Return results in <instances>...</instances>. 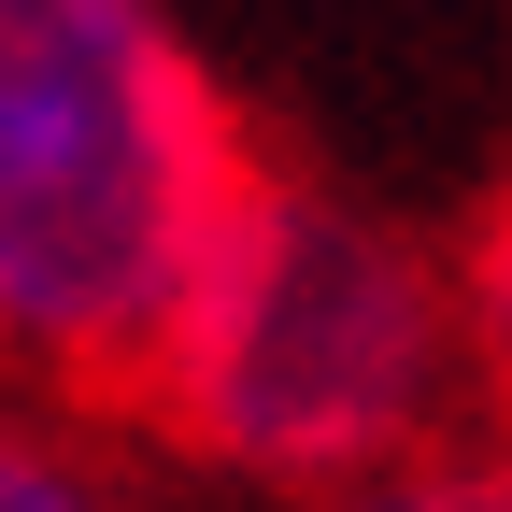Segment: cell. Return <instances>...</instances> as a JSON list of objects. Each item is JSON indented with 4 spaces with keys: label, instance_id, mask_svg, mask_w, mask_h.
<instances>
[{
    "label": "cell",
    "instance_id": "obj_1",
    "mask_svg": "<svg viewBox=\"0 0 512 512\" xmlns=\"http://www.w3.org/2000/svg\"><path fill=\"white\" fill-rule=\"evenodd\" d=\"M256 171L171 0H0V384L143 413Z\"/></svg>",
    "mask_w": 512,
    "mask_h": 512
},
{
    "label": "cell",
    "instance_id": "obj_2",
    "mask_svg": "<svg viewBox=\"0 0 512 512\" xmlns=\"http://www.w3.org/2000/svg\"><path fill=\"white\" fill-rule=\"evenodd\" d=\"M143 427L185 470L256 484V498H342L470 441L456 256H427L399 214L342 200V185L256 171L242 228L214 242L143 384Z\"/></svg>",
    "mask_w": 512,
    "mask_h": 512
},
{
    "label": "cell",
    "instance_id": "obj_3",
    "mask_svg": "<svg viewBox=\"0 0 512 512\" xmlns=\"http://www.w3.org/2000/svg\"><path fill=\"white\" fill-rule=\"evenodd\" d=\"M0 512H143V498H128V456L100 441V413L0 384Z\"/></svg>",
    "mask_w": 512,
    "mask_h": 512
},
{
    "label": "cell",
    "instance_id": "obj_4",
    "mask_svg": "<svg viewBox=\"0 0 512 512\" xmlns=\"http://www.w3.org/2000/svg\"><path fill=\"white\" fill-rule=\"evenodd\" d=\"M456 342H470V413L484 441H512V185L470 214L456 242Z\"/></svg>",
    "mask_w": 512,
    "mask_h": 512
},
{
    "label": "cell",
    "instance_id": "obj_5",
    "mask_svg": "<svg viewBox=\"0 0 512 512\" xmlns=\"http://www.w3.org/2000/svg\"><path fill=\"white\" fill-rule=\"evenodd\" d=\"M299 512H512V441H441V456L342 484V498H299Z\"/></svg>",
    "mask_w": 512,
    "mask_h": 512
}]
</instances>
